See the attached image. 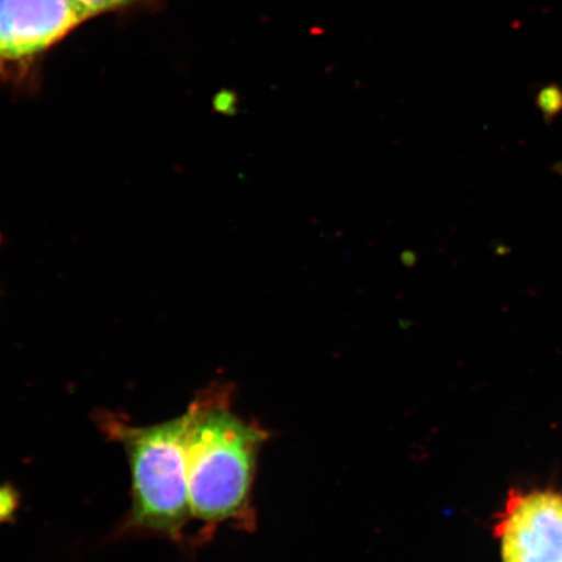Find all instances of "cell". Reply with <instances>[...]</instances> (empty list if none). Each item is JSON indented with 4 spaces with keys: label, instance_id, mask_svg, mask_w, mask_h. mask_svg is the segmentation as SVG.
I'll return each instance as SVG.
<instances>
[{
    "label": "cell",
    "instance_id": "6da1fadb",
    "mask_svg": "<svg viewBox=\"0 0 562 562\" xmlns=\"http://www.w3.org/2000/svg\"><path fill=\"white\" fill-rule=\"evenodd\" d=\"M227 397L205 395L188 407L186 460L192 516L206 524L248 510L265 435L232 413Z\"/></svg>",
    "mask_w": 562,
    "mask_h": 562
},
{
    "label": "cell",
    "instance_id": "7a4b0ae2",
    "mask_svg": "<svg viewBox=\"0 0 562 562\" xmlns=\"http://www.w3.org/2000/svg\"><path fill=\"white\" fill-rule=\"evenodd\" d=\"M108 427L122 442L130 461L131 525L179 538L193 517L186 460L187 412L154 426L135 427L112 420Z\"/></svg>",
    "mask_w": 562,
    "mask_h": 562
},
{
    "label": "cell",
    "instance_id": "3957f363",
    "mask_svg": "<svg viewBox=\"0 0 562 562\" xmlns=\"http://www.w3.org/2000/svg\"><path fill=\"white\" fill-rule=\"evenodd\" d=\"M97 15L83 0H0V61L31 59Z\"/></svg>",
    "mask_w": 562,
    "mask_h": 562
},
{
    "label": "cell",
    "instance_id": "277c9868",
    "mask_svg": "<svg viewBox=\"0 0 562 562\" xmlns=\"http://www.w3.org/2000/svg\"><path fill=\"white\" fill-rule=\"evenodd\" d=\"M495 531L503 562H562V494L512 492Z\"/></svg>",
    "mask_w": 562,
    "mask_h": 562
},
{
    "label": "cell",
    "instance_id": "5b68a950",
    "mask_svg": "<svg viewBox=\"0 0 562 562\" xmlns=\"http://www.w3.org/2000/svg\"><path fill=\"white\" fill-rule=\"evenodd\" d=\"M538 104L548 114H554L562 108V90L558 86L544 88L538 95Z\"/></svg>",
    "mask_w": 562,
    "mask_h": 562
},
{
    "label": "cell",
    "instance_id": "8992f818",
    "mask_svg": "<svg viewBox=\"0 0 562 562\" xmlns=\"http://www.w3.org/2000/svg\"><path fill=\"white\" fill-rule=\"evenodd\" d=\"M13 510V497L11 491L0 488V519L9 516Z\"/></svg>",
    "mask_w": 562,
    "mask_h": 562
},
{
    "label": "cell",
    "instance_id": "52a82bcc",
    "mask_svg": "<svg viewBox=\"0 0 562 562\" xmlns=\"http://www.w3.org/2000/svg\"><path fill=\"white\" fill-rule=\"evenodd\" d=\"M553 171L557 172L562 178V161H561V164L553 166Z\"/></svg>",
    "mask_w": 562,
    "mask_h": 562
}]
</instances>
